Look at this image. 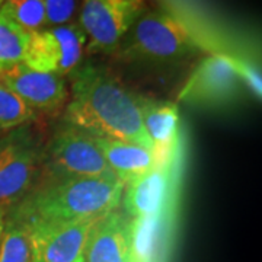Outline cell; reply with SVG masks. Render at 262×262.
I'll use <instances>...</instances> for the list:
<instances>
[{
  "label": "cell",
  "instance_id": "obj_1",
  "mask_svg": "<svg viewBox=\"0 0 262 262\" xmlns=\"http://www.w3.org/2000/svg\"><path fill=\"white\" fill-rule=\"evenodd\" d=\"M140 106L141 96L133 94L111 72L88 64L72 73L64 120L96 137L130 141L151 151Z\"/></svg>",
  "mask_w": 262,
  "mask_h": 262
},
{
  "label": "cell",
  "instance_id": "obj_2",
  "mask_svg": "<svg viewBox=\"0 0 262 262\" xmlns=\"http://www.w3.org/2000/svg\"><path fill=\"white\" fill-rule=\"evenodd\" d=\"M124 184L114 178H56L44 182L9 213L29 223L57 225L99 219L121 203Z\"/></svg>",
  "mask_w": 262,
  "mask_h": 262
},
{
  "label": "cell",
  "instance_id": "obj_3",
  "mask_svg": "<svg viewBox=\"0 0 262 262\" xmlns=\"http://www.w3.org/2000/svg\"><path fill=\"white\" fill-rule=\"evenodd\" d=\"M117 51L125 61L168 64L195 56L200 46L178 19L166 12L146 10Z\"/></svg>",
  "mask_w": 262,
  "mask_h": 262
},
{
  "label": "cell",
  "instance_id": "obj_4",
  "mask_svg": "<svg viewBox=\"0 0 262 262\" xmlns=\"http://www.w3.org/2000/svg\"><path fill=\"white\" fill-rule=\"evenodd\" d=\"M42 172L44 151L25 127L0 137V211L6 215L27 200Z\"/></svg>",
  "mask_w": 262,
  "mask_h": 262
},
{
  "label": "cell",
  "instance_id": "obj_5",
  "mask_svg": "<svg viewBox=\"0 0 262 262\" xmlns=\"http://www.w3.org/2000/svg\"><path fill=\"white\" fill-rule=\"evenodd\" d=\"M44 170L56 178H114L94 134L66 122L44 151Z\"/></svg>",
  "mask_w": 262,
  "mask_h": 262
},
{
  "label": "cell",
  "instance_id": "obj_6",
  "mask_svg": "<svg viewBox=\"0 0 262 262\" xmlns=\"http://www.w3.org/2000/svg\"><path fill=\"white\" fill-rule=\"evenodd\" d=\"M147 10L146 0H83L79 27L89 54H113L134 22Z\"/></svg>",
  "mask_w": 262,
  "mask_h": 262
},
{
  "label": "cell",
  "instance_id": "obj_7",
  "mask_svg": "<svg viewBox=\"0 0 262 262\" xmlns=\"http://www.w3.org/2000/svg\"><path fill=\"white\" fill-rule=\"evenodd\" d=\"M86 35L76 24L50 27L32 32L24 64L53 75H72L80 64Z\"/></svg>",
  "mask_w": 262,
  "mask_h": 262
},
{
  "label": "cell",
  "instance_id": "obj_8",
  "mask_svg": "<svg viewBox=\"0 0 262 262\" xmlns=\"http://www.w3.org/2000/svg\"><path fill=\"white\" fill-rule=\"evenodd\" d=\"M177 165V159L166 165H156L149 172L127 182L121 196L122 213L133 220L158 214L172 206Z\"/></svg>",
  "mask_w": 262,
  "mask_h": 262
},
{
  "label": "cell",
  "instance_id": "obj_9",
  "mask_svg": "<svg viewBox=\"0 0 262 262\" xmlns=\"http://www.w3.org/2000/svg\"><path fill=\"white\" fill-rule=\"evenodd\" d=\"M3 83L37 114H57L69 101L64 77L29 69L24 63L0 76Z\"/></svg>",
  "mask_w": 262,
  "mask_h": 262
},
{
  "label": "cell",
  "instance_id": "obj_10",
  "mask_svg": "<svg viewBox=\"0 0 262 262\" xmlns=\"http://www.w3.org/2000/svg\"><path fill=\"white\" fill-rule=\"evenodd\" d=\"M95 220L57 225H38L25 220L34 236L37 262H84L86 244Z\"/></svg>",
  "mask_w": 262,
  "mask_h": 262
},
{
  "label": "cell",
  "instance_id": "obj_11",
  "mask_svg": "<svg viewBox=\"0 0 262 262\" xmlns=\"http://www.w3.org/2000/svg\"><path fill=\"white\" fill-rule=\"evenodd\" d=\"M237 64L226 56H210L196 66L182 88L179 99L198 103H222L230 99L241 83Z\"/></svg>",
  "mask_w": 262,
  "mask_h": 262
},
{
  "label": "cell",
  "instance_id": "obj_12",
  "mask_svg": "<svg viewBox=\"0 0 262 262\" xmlns=\"http://www.w3.org/2000/svg\"><path fill=\"white\" fill-rule=\"evenodd\" d=\"M84 262H131V220L122 211L113 210L95 220Z\"/></svg>",
  "mask_w": 262,
  "mask_h": 262
},
{
  "label": "cell",
  "instance_id": "obj_13",
  "mask_svg": "<svg viewBox=\"0 0 262 262\" xmlns=\"http://www.w3.org/2000/svg\"><path fill=\"white\" fill-rule=\"evenodd\" d=\"M141 122L149 137L158 165L177 159L179 147L178 106L172 102L153 101L141 96Z\"/></svg>",
  "mask_w": 262,
  "mask_h": 262
},
{
  "label": "cell",
  "instance_id": "obj_14",
  "mask_svg": "<svg viewBox=\"0 0 262 262\" xmlns=\"http://www.w3.org/2000/svg\"><path fill=\"white\" fill-rule=\"evenodd\" d=\"M95 140L108 166L124 185L158 165L155 155L139 144L96 136Z\"/></svg>",
  "mask_w": 262,
  "mask_h": 262
},
{
  "label": "cell",
  "instance_id": "obj_15",
  "mask_svg": "<svg viewBox=\"0 0 262 262\" xmlns=\"http://www.w3.org/2000/svg\"><path fill=\"white\" fill-rule=\"evenodd\" d=\"M0 262H37L31 227L18 215H5L0 234Z\"/></svg>",
  "mask_w": 262,
  "mask_h": 262
},
{
  "label": "cell",
  "instance_id": "obj_16",
  "mask_svg": "<svg viewBox=\"0 0 262 262\" xmlns=\"http://www.w3.org/2000/svg\"><path fill=\"white\" fill-rule=\"evenodd\" d=\"M31 34L0 12V76L24 63Z\"/></svg>",
  "mask_w": 262,
  "mask_h": 262
},
{
  "label": "cell",
  "instance_id": "obj_17",
  "mask_svg": "<svg viewBox=\"0 0 262 262\" xmlns=\"http://www.w3.org/2000/svg\"><path fill=\"white\" fill-rule=\"evenodd\" d=\"M0 12L29 34L41 31L47 25L41 0H2Z\"/></svg>",
  "mask_w": 262,
  "mask_h": 262
},
{
  "label": "cell",
  "instance_id": "obj_18",
  "mask_svg": "<svg viewBox=\"0 0 262 262\" xmlns=\"http://www.w3.org/2000/svg\"><path fill=\"white\" fill-rule=\"evenodd\" d=\"M38 114L31 110L18 95L0 83V133L13 131L37 120Z\"/></svg>",
  "mask_w": 262,
  "mask_h": 262
},
{
  "label": "cell",
  "instance_id": "obj_19",
  "mask_svg": "<svg viewBox=\"0 0 262 262\" xmlns=\"http://www.w3.org/2000/svg\"><path fill=\"white\" fill-rule=\"evenodd\" d=\"M48 27L66 25L75 15L77 0H41Z\"/></svg>",
  "mask_w": 262,
  "mask_h": 262
},
{
  "label": "cell",
  "instance_id": "obj_20",
  "mask_svg": "<svg viewBox=\"0 0 262 262\" xmlns=\"http://www.w3.org/2000/svg\"><path fill=\"white\" fill-rule=\"evenodd\" d=\"M3 223H5V214L0 211V234H2V230H3Z\"/></svg>",
  "mask_w": 262,
  "mask_h": 262
},
{
  "label": "cell",
  "instance_id": "obj_21",
  "mask_svg": "<svg viewBox=\"0 0 262 262\" xmlns=\"http://www.w3.org/2000/svg\"><path fill=\"white\" fill-rule=\"evenodd\" d=\"M0 3H2V0H0Z\"/></svg>",
  "mask_w": 262,
  "mask_h": 262
}]
</instances>
